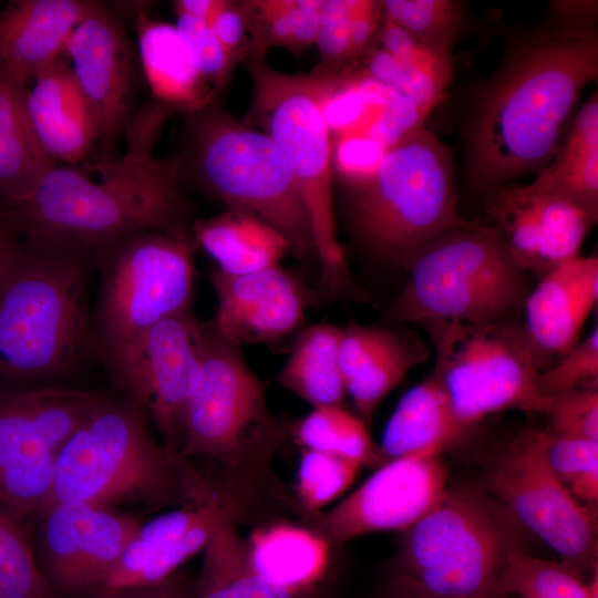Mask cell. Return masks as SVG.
Segmentation results:
<instances>
[{
	"instance_id": "6da1fadb",
	"label": "cell",
	"mask_w": 598,
	"mask_h": 598,
	"mask_svg": "<svg viewBox=\"0 0 598 598\" xmlns=\"http://www.w3.org/2000/svg\"><path fill=\"white\" fill-rule=\"evenodd\" d=\"M597 78V30H511L461 128L471 189L485 197L538 174L556 154L581 92Z\"/></svg>"
},
{
	"instance_id": "7a4b0ae2",
	"label": "cell",
	"mask_w": 598,
	"mask_h": 598,
	"mask_svg": "<svg viewBox=\"0 0 598 598\" xmlns=\"http://www.w3.org/2000/svg\"><path fill=\"white\" fill-rule=\"evenodd\" d=\"M154 145L128 142L126 153L99 164L101 179L54 165L27 194L0 206V220L19 237L95 249L153 230L193 238V209L177 157L155 158Z\"/></svg>"
},
{
	"instance_id": "3957f363",
	"label": "cell",
	"mask_w": 598,
	"mask_h": 598,
	"mask_svg": "<svg viewBox=\"0 0 598 598\" xmlns=\"http://www.w3.org/2000/svg\"><path fill=\"white\" fill-rule=\"evenodd\" d=\"M94 250L19 239L0 270V384L34 386L96 357L89 308Z\"/></svg>"
},
{
	"instance_id": "277c9868",
	"label": "cell",
	"mask_w": 598,
	"mask_h": 598,
	"mask_svg": "<svg viewBox=\"0 0 598 598\" xmlns=\"http://www.w3.org/2000/svg\"><path fill=\"white\" fill-rule=\"evenodd\" d=\"M145 410L109 394L60 448L48 503L156 512L206 499L217 488L153 436Z\"/></svg>"
},
{
	"instance_id": "5b68a950",
	"label": "cell",
	"mask_w": 598,
	"mask_h": 598,
	"mask_svg": "<svg viewBox=\"0 0 598 598\" xmlns=\"http://www.w3.org/2000/svg\"><path fill=\"white\" fill-rule=\"evenodd\" d=\"M348 186L351 236L368 256L394 269L404 270L435 235L471 221L457 209L451 148L422 126L402 134L368 178Z\"/></svg>"
},
{
	"instance_id": "8992f818",
	"label": "cell",
	"mask_w": 598,
	"mask_h": 598,
	"mask_svg": "<svg viewBox=\"0 0 598 598\" xmlns=\"http://www.w3.org/2000/svg\"><path fill=\"white\" fill-rule=\"evenodd\" d=\"M246 60L251 100L243 122L268 135L291 169L311 227L320 288L331 299L368 302L369 297L354 281L338 239L332 133L321 109L320 73L279 72L262 55H248Z\"/></svg>"
},
{
	"instance_id": "52a82bcc",
	"label": "cell",
	"mask_w": 598,
	"mask_h": 598,
	"mask_svg": "<svg viewBox=\"0 0 598 598\" xmlns=\"http://www.w3.org/2000/svg\"><path fill=\"white\" fill-rule=\"evenodd\" d=\"M185 144L177 155L192 177L227 210L252 215L277 231L303 266L319 265L309 218L283 155L265 133L236 120L218 96L184 113Z\"/></svg>"
},
{
	"instance_id": "ba28073f",
	"label": "cell",
	"mask_w": 598,
	"mask_h": 598,
	"mask_svg": "<svg viewBox=\"0 0 598 598\" xmlns=\"http://www.w3.org/2000/svg\"><path fill=\"white\" fill-rule=\"evenodd\" d=\"M408 279L386 322L491 323L523 316L530 275L489 225L470 221L425 241L410 258Z\"/></svg>"
},
{
	"instance_id": "9c48e42d",
	"label": "cell",
	"mask_w": 598,
	"mask_h": 598,
	"mask_svg": "<svg viewBox=\"0 0 598 598\" xmlns=\"http://www.w3.org/2000/svg\"><path fill=\"white\" fill-rule=\"evenodd\" d=\"M402 533L390 580L445 598H513L504 575L528 532L481 486L446 489Z\"/></svg>"
},
{
	"instance_id": "30bf717a",
	"label": "cell",
	"mask_w": 598,
	"mask_h": 598,
	"mask_svg": "<svg viewBox=\"0 0 598 598\" xmlns=\"http://www.w3.org/2000/svg\"><path fill=\"white\" fill-rule=\"evenodd\" d=\"M195 247L193 238L145 230L95 248L99 288L92 326L96 357L168 317L192 310Z\"/></svg>"
},
{
	"instance_id": "8fae6325",
	"label": "cell",
	"mask_w": 598,
	"mask_h": 598,
	"mask_svg": "<svg viewBox=\"0 0 598 598\" xmlns=\"http://www.w3.org/2000/svg\"><path fill=\"white\" fill-rule=\"evenodd\" d=\"M422 328L435 352L433 371L464 432L504 410L546 414L550 398L542 395L536 384L545 365L526 334L523 319L436 322Z\"/></svg>"
},
{
	"instance_id": "7c38bea8",
	"label": "cell",
	"mask_w": 598,
	"mask_h": 598,
	"mask_svg": "<svg viewBox=\"0 0 598 598\" xmlns=\"http://www.w3.org/2000/svg\"><path fill=\"white\" fill-rule=\"evenodd\" d=\"M283 434V424L267 404L265 383L239 346L213 321L203 323L200 379L186 411L179 455L244 472L270 455Z\"/></svg>"
},
{
	"instance_id": "4fadbf2b",
	"label": "cell",
	"mask_w": 598,
	"mask_h": 598,
	"mask_svg": "<svg viewBox=\"0 0 598 598\" xmlns=\"http://www.w3.org/2000/svg\"><path fill=\"white\" fill-rule=\"evenodd\" d=\"M109 393L0 384V509L21 524L49 503L56 455Z\"/></svg>"
},
{
	"instance_id": "5bb4252c",
	"label": "cell",
	"mask_w": 598,
	"mask_h": 598,
	"mask_svg": "<svg viewBox=\"0 0 598 598\" xmlns=\"http://www.w3.org/2000/svg\"><path fill=\"white\" fill-rule=\"evenodd\" d=\"M481 487L577 570L597 567V505L581 504L558 480L543 430L524 429L485 467Z\"/></svg>"
},
{
	"instance_id": "9a60e30c",
	"label": "cell",
	"mask_w": 598,
	"mask_h": 598,
	"mask_svg": "<svg viewBox=\"0 0 598 598\" xmlns=\"http://www.w3.org/2000/svg\"><path fill=\"white\" fill-rule=\"evenodd\" d=\"M202 340L203 323L188 310L97 354L115 385L145 410L163 444L177 454L186 411L200 379Z\"/></svg>"
},
{
	"instance_id": "2e32d148",
	"label": "cell",
	"mask_w": 598,
	"mask_h": 598,
	"mask_svg": "<svg viewBox=\"0 0 598 598\" xmlns=\"http://www.w3.org/2000/svg\"><path fill=\"white\" fill-rule=\"evenodd\" d=\"M448 468L441 455L386 461L332 508L313 514L327 542L343 544L368 534L405 530L447 489Z\"/></svg>"
},
{
	"instance_id": "e0dca14e",
	"label": "cell",
	"mask_w": 598,
	"mask_h": 598,
	"mask_svg": "<svg viewBox=\"0 0 598 598\" xmlns=\"http://www.w3.org/2000/svg\"><path fill=\"white\" fill-rule=\"evenodd\" d=\"M64 53L97 122L99 164L111 163L131 122L135 71L132 44L116 17L97 2L73 30Z\"/></svg>"
},
{
	"instance_id": "ac0fdd59",
	"label": "cell",
	"mask_w": 598,
	"mask_h": 598,
	"mask_svg": "<svg viewBox=\"0 0 598 598\" xmlns=\"http://www.w3.org/2000/svg\"><path fill=\"white\" fill-rule=\"evenodd\" d=\"M483 199L487 225L538 280L579 256L588 231L596 224L573 204L534 190L527 184H505Z\"/></svg>"
},
{
	"instance_id": "d6986e66",
	"label": "cell",
	"mask_w": 598,
	"mask_h": 598,
	"mask_svg": "<svg viewBox=\"0 0 598 598\" xmlns=\"http://www.w3.org/2000/svg\"><path fill=\"white\" fill-rule=\"evenodd\" d=\"M42 545L52 578L62 588H100L141 520L122 511L81 502L47 505Z\"/></svg>"
},
{
	"instance_id": "ffe728a7",
	"label": "cell",
	"mask_w": 598,
	"mask_h": 598,
	"mask_svg": "<svg viewBox=\"0 0 598 598\" xmlns=\"http://www.w3.org/2000/svg\"><path fill=\"white\" fill-rule=\"evenodd\" d=\"M598 300L597 256L574 257L542 277L528 293L523 323L545 369L579 341Z\"/></svg>"
},
{
	"instance_id": "44dd1931",
	"label": "cell",
	"mask_w": 598,
	"mask_h": 598,
	"mask_svg": "<svg viewBox=\"0 0 598 598\" xmlns=\"http://www.w3.org/2000/svg\"><path fill=\"white\" fill-rule=\"evenodd\" d=\"M97 2L19 0L0 11V62L23 85L64 53L75 27Z\"/></svg>"
},
{
	"instance_id": "7402d4cb",
	"label": "cell",
	"mask_w": 598,
	"mask_h": 598,
	"mask_svg": "<svg viewBox=\"0 0 598 598\" xmlns=\"http://www.w3.org/2000/svg\"><path fill=\"white\" fill-rule=\"evenodd\" d=\"M27 105L34 131L53 161L78 163L96 144V118L62 55L34 79Z\"/></svg>"
},
{
	"instance_id": "603a6c76",
	"label": "cell",
	"mask_w": 598,
	"mask_h": 598,
	"mask_svg": "<svg viewBox=\"0 0 598 598\" xmlns=\"http://www.w3.org/2000/svg\"><path fill=\"white\" fill-rule=\"evenodd\" d=\"M307 297L297 277L276 266L248 280L236 301L218 305L213 323L223 337L239 347L272 341L301 323Z\"/></svg>"
},
{
	"instance_id": "cb8c5ba5",
	"label": "cell",
	"mask_w": 598,
	"mask_h": 598,
	"mask_svg": "<svg viewBox=\"0 0 598 598\" xmlns=\"http://www.w3.org/2000/svg\"><path fill=\"white\" fill-rule=\"evenodd\" d=\"M136 33L142 68L154 102L187 113L218 96L198 71L175 25L140 11Z\"/></svg>"
},
{
	"instance_id": "d4e9b609",
	"label": "cell",
	"mask_w": 598,
	"mask_h": 598,
	"mask_svg": "<svg viewBox=\"0 0 598 598\" xmlns=\"http://www.w3.org/2000/svg\"><path fill=\"white\" fill-rule=\"evenodd\" d=\"M464 433L439 375L432 370L401 398L385 425L379 450L388 461L441 455Z\"/></svg>"
},
{
	"instance_id": "484cf974",
	"label": "cell",
	"mask_w": 598,
	"mask_h": 598,
	"mask_svg": "<svg viewBox=\"0 0 598 598\" xmlns=\"http://www.w3.org/2000/svg\"><path fill=\"white\" fill-rule=\"evenodd\" d=\"M559 197L598 220V94L571 117L551 161L527 184Z\"/></svg>"
},
{
	"instance_id": "4316f807",
	"label": "cell",
	"mask_w": 598,
	"mask_h": 598,
	"mask_svg": "<svg viewBox=\"0 0 598 598\" xmlns=\"http://www.w3.org/2000/svg\"><path fill=\"white\" fill-rule=\"evenodd\" d=\"M27 94L0 62V206L27 194L55 165L34 131Z\"/></svg>"
},
{
	"instance_id": "83f0119b",
	"label": "cell",
	"mask_w": 598,
	"mask_h": 598,
	"mask_svg": "<svg viewBox=\"0 0 598 598\" xmlns=\"http://www.w3.org/2000/svg\"><path fill=\"white\" fill-rule=\"evenodd\" d=\"M234 495L217 488L206 499L176 507L142 524L107 574L101 590L130 588L141 570L169 548L182 544L194 529L207 522L234 516L237 504Z\"/></svg>"
},
{
	"instance_id": "f1b7e54d",
	"label": "cell",
	"mask_w": 598,
	"mask_h": 598,
	"mask_svg": "<svg viewBox=\"0 0 598 598\" xmlns=\"http://www.w3.org/2000/svg\"><path fill=\"white\" fill-rule=\"evenodd\" d=\"M193 239L228 275H243L278 266L289 252L285 237L261 219L226 210L206 220H196Z\"/></svg>"
},
{
	"instance_id": "f546056e",
	"label": "cell",
	"mask_w": 598,
	"mask_h": 598,
	"mask_svg": "<svg viewBox=\"0 0 598 598\" xmlns=\"http://www.w3.org/2000/svg\"><path fill=\"white\" fill-rule=\"evenodd\" d=\"M342 328L316 323L297 336L277 380L313 408L342 405L347 394L339 361Z\"/></svg>"
},
{
	"instance_id": "4dcf8cb0",
	"label": "cell",
	"mask_w": 598,
	"mask_h": 598,
	"mask_svg": "<svg viewBox=\"0 0 598 598\" xmlns=\"http://www.w3.org/2000/svg\"><path fill=\"white\" fill-rule=\"evenodd\" d=\"M203 550L195 598H302L308 592L276 586L255 569L234 517L219 524Z\"/></svg>"
},
{
	"instance_id": "1f68e13d",
	"label": "cell",
	"mask_w": 598,
	"mask_h": 598,
	"mask_svg": "<svg viewBox=\"0 0 598 598\" xmlns=\"http://www.w3.org/2000/svg\"><path fill=\"white\" fill-rule=\"evenodd\" d=\"M247 542L255 569L287 589L309 592L328 563V542L300 527L275 525L257 530Z\"/></svg>"
},
{
	"instance_id": "d6a6232c",
	"label": "cell",
	"mask_w": 598,
	"mask_h": 598,
	"mask_svg": "<svg viewBox=\"0 0 598 598\" xmlns=\"http://www.w3.org/2000/svg\"><path fill=\"white\" fill-rule=\"evenodd\" d=\"M363 56L369 79L408 100L422 115L443 97L453 75V55L420 42L402 56L374 45Z\"/></svg>"
},
{
	"instance_id": "836d02e7",
	"label": "cell",
	"mask_w": 598,
	"mask_h": 598,
	"mask_svg": "<svg viewBox=\"0 0 598 598\" xmlns=\"http://www.w3.org/2000/svg\"><path fill=\"white\" fill-rule=\"evenodd\" d=\"M431 350L413 331L399 330L391 343L346 383L359 417L369 426L383 399L412 368L430 358Z\"/></svg>"
},
{
	"instance_id": "e575fe53",
	"label": "cell",
	"mask_w": 598,
	"mask_h": 598,
	"mask_svg": "<svg viewBox=\"0 0 598 598\" xmlns=\"http://www.w3.org/2000/svg\"><path fill=\"white\" fill-rule=\"evenodd\" d=\"M295 437L306 450L350 458L361 465H380L384 460L368 425L342 405L313 408L296 425Z\"/></svg>"
},
{
	"instance_id": "d590c367",
	"label": "cell",
	"mask_w": 598,
	"mask_h": 598,
	"mask_svg": "<svg viewBox=\"0 0 598 598\" xmlns=\"http://www.w3.org/2000/svg\"><path fill=\"white\" fill-rule=\"evenodd\" d=\"M503 589L517 598H598V567L589 580L566 563L545 560L518 550L509 556Z\"/></svg>"
},
{
	"instance_id": "8d00e7d4",
	"label": "cell",
	"mask_w": 598,
	"mask_h": 598,
	"mask_svg": "<svg viewBox=\"0 0 598 598\" xmlns=\"http://www.w3.org/2000/svg\"><path fill=\"white\" fill-rule=\"evenodd\" d=\"M383 16L420 43L452 54L468 25L467 7L456 0H384Z\"/></svg>"
},
{
	"instance_id": "74e56055",
	"label": "cell",
	"mask_w": 598,
	"mask_h": 598,
	"mask_svg": "<svg viewBox=\"0 0 598 598\" xmlns=\"http://www.w3.org/2000/svg\"><path fill=\"white\" fill-rule=\"evenodd\" d=\"M20 525L0 509V598H54Z\"/></svg>"
},
{
	"instance_id": "f35d334b",
	"label": "cell",
	"mask_w": 598,
	"mask_h": 598,
	"mask_svg": "<svg viewBox=\"0 0 598 598\" xmlns=\"http://www.w3.org/2000/svg\"><path fill=\"white\" fill-rule=\"evenodd\" d=\"M546 460L568 492L579 502H598V442L564 439L543 430Z\"/></svg>"
},
{
	"instance_id": "ab89813d",
	"label": "cell",
	"mask_w": 598,
	"mask_h": 598,
	"mask_svg": "<svg viewBox=\"0 0 598 598\" xmlns=\"http://www.w3.org/2000/svg\"><path fill=\"white\" fill-rule=\"evenodd\" d=\"M362 465L353 460L306 450L298 468L301 506L313 515L343 494Z\"/></svg>"
},
{
	"instance_id": "60d3db41",
	"label": "cell",
	"mask_w": 598,
	"mask_h": 598,
	"mask_svg": "<svg viewBox=\"0 0 598 598\" xmlns=\"http://www.w3.org/2000/svg\"><path fill=\"white\" fill-rule=\"evenodd\" d=\"M550 398L548 433L571 440L598 442V389L585 386Z\"/></svg>"
},
{
	"instance_id": "b9f144b4",
	"label": "cell",
	"mask_w": 598,
	"mask_h": 598,
	"mask_svg": "<svg viewBox=\"0 0 598 598\" xmlns=\"http://www.w3.org/2000/svg\"><path fill=\"white\" fill-rule=\"evenodd\" d=\"M598 382V329L578 341L551 367L537 377V389L546 398Z\"/></svg>"
},
{
	"instance_id": "7bdbcfd3",
	"label": "cell",
	"mask_w": 598,
	"mask_h": 598,
	"mask_svg": "<svg viewBox=\"0 0 598 598\" xmlns=\"http://www.w3.org/2000/svg\"><path fill=\"white\" fill-rule=\"evenodd\" d=\"M176 29L189 53L216 95L228 84L235 63L226 54L209 25L198 19L176 14Z\"/></svg>"
},
{
	"instance_id": "ee69618b",
	"label": "cell",
	"mask_w": 598,
	"mask_h": 598,
	"mask_svg": "<svg viewBox=\"0 0 598 598\" xmlns=\"http://www.w3.org/2000/svg\"><path fill=\"white\" fill-rule=\"evenodd\" d=\"M350 0H323L320 8L317 45L321 63L316 70L333 73L351 62L349 40Z\"/></svg>"
},
{
	"instance_id": "f6af8a7d",
	"label": "cell",
	"mask_w": 598,
	"mask_h": 598,
	"mask_svg": "<svg viewBox=\"0 0 598 598\" xmlns=\"http://www.w3.org/2000/svg\"><path fill=\"white\" fill-rule=\"evenodd\" d=\"M398 329L369 327L351 321L342 328L339 361L344 382L360 372L394 339Z\"/></svg>"
},
{
	"instance_id": "bcb514c9",
	"label": "cell",
	"mask_w": 598,
	"mask_h": 598,
	"mask_svg": "<svg viewBox=\"0 0 598 598\" xmlns=\"http://www.w3.org/2000/svg\"><path fill=\"white\" fill-rule=\"evenodd\" d=\"M383 18L380 1L350 0L349 40L351 61L362 58L372 47Z\"/></svg>"
},
{
	"instance_id": "7dc6e473",
	"label": "cell",
	"mask_w": 598,
	"mask_h": 598,
	"mask_svg": "<svg viewBox=\"0 0 598 598\" xmlns=\"http://www.w3.org/2000/svg\"><path fill=\"white\" fill-rule=\"evenodd\" d=\"M208 25L234 63L240 58L246 59L249 38L239 2L227 1Z\"/></svg>"
},
{
	"instance_id": "c3c4849f",
	"label": "cell",
	"mask_w": 598,
	"mask_h": 598,
	"mask_svg": "<svg viewBox=\"0 0 598 598\" xmlns=\"http://www.w3.org/2000/svg\"><path fill=\"white\" fill-rule=\"evenodd\" d=\"M544 28L584 32L597 30L598 2L596 0H553L547 6Z\"/></svg>"
},
{
	"instance_id": "681fc988",
	"label": "cell",
	"mask_w": 598,
	"mask_h": 598,
	"mask_svg": "<svg viewBox=\"0 0 598 598\" xmlns=\"http://www.w3.org/2000/svg\"><path fill=\"white\" fill-rule=\"evenodd\" d=\"M323 0H296L290 51L299 53L317 41Z\"/></svg>"
},
{
	"instance_id": "f907efd6",
	"label": "cell",
	"mask_w": 598,
	"mask_h": 598,
	"mask_svg": "<svg viewBox=\"0 0 598 598\" xmlns=\"http://www.w3.org/2000/svg\"><path fill=\"white\" fill-rule=\"evenodd\" d=\"M96 598H193L183 577L174 574L167 579L143 587L104 590Z\"/></svg>"
},
{
	"instance_id": "816d5d0a",
	"label": "cell",
	"mask_w": 598,
	"mask_h": 598,
	"mask_svg": "<svg viewBox=\"0 0 598 598\" xmlns=\"http://www.w3.org/2000/svg\"><path fill=\"white\" fill-rule=\"evenodd\" d=\"M226 3V0H177L174 8L176 14H185L209 24Z\"/></svg>"
},
{
	"instance_id": "f5cc1de1",
	"label": "cell",
	"mask_w": 598,
	"mask_h": 598,
	"mask_svg": "<svg viewBox=\"0 0 598 598\" xmlns=\"http://www.w3.org/2000/svg\"><path fill=\"white\" fill-rule=\"evenodd\" d=\"M381 598H445L431 595L426 591L411 587L409 585L390 580L388 588Z\"/></svg>"
},
{
	"instance_id": "db71d44e",
	"label": "cell",
	"mask_w": 598,
	"mask_h": 598,
	"mask_svg": "<svg viewBox=\"0 0 598 598\" xmlns=\"http://www.w3.org/2000/svg\"><path fill=\"white\" fill-rule=\"evenodd\" d=\"M20 237L0 220V270L6 265Z\"/></svg>"
}]
</instances>
